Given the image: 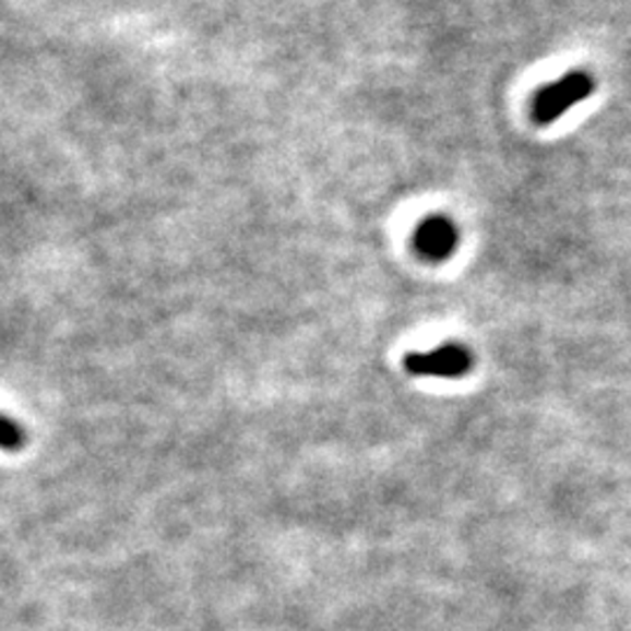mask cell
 Wrapping results in <instances>:
<instances>
[{"instance_id": "3", "label": "cell", "mask_w": 631, "mask_h": 631, "mask_svg": "<svg viewBox=\"0 0 631 631\" xmlns=\"http://www.w3.org/2000/svg\"><path fill=\"white\" fill-rule=\"evenodd\" d=\"M459 241V231L452 221L436 215V218L424 221L414 231V248L426 260H444L454 253Z\"/></svg>"}, {"instance_id": "4", "label": "cell", "mask_w": 631, "mask_h": 631, "mask_svg": "<svg viewBox=\"0 0 631 631\" xmlns=\"http://www.w3.org/2000/svg\"><path fill=\"white\" fill-rule=\"evenodd\" d=\"M24 444V430L20 424H14L10 417L3 421V450L12 452Z\"/></svg>"}, {"instance_id": "2", "label": "cell", "mask_w": 631, "mask_h": 631, "mask_svg": "<svg viewBox=\"0 0 631 631\" xmlns=\"http://www.w3.org/2000/svg\"><path fill=\"white\" fill-rule=\"evenodd\" d=\"M405 370L417 377L456 379L473 370V354L461 344H444L426 354H407Z\"/></svg>"}, {"instance_id": "1", "label": "cell", "mask_w": 631, "mask_h": 631, "mask_svg": "<svg viewBox=\"0 0 631 631\" xmlns=\"http://www.w3.org/2000/svg\"><path fill=\"white\" fill-rule=\"evenodd\" d=\"M594 90V80L587 73H569L559 78L552 85L543 87L531 104V118L536 124H550L559 120L563 112L571 110L575 104L585 102Z\"/></svg>"}]
</instances>
